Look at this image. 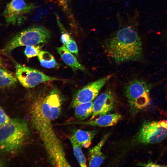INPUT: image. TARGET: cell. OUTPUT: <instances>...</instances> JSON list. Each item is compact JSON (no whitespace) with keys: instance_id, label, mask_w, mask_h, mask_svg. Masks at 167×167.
Returning a JSON list of instances; mask_svg holds the SVG:
<instances>
[{"instance_id":"cell-11","label":"cell","mask_w":167,"mask_h":167,"mask_svg":"<svg viewBox=\"0 0 167 167\" xmlns=\"http://www.w3.org/2000/svg\"><path fill=\"white\" fill-rule=\"evenodd\" d=\"M122 118V116L119 113L107 114L88 121L76 122L78 124L88 126L107 127L115 125Z\"/></svg>"},{"instance_id":"cell-25","label":"cell","mask_w":167,"mask_h":167,"mask_svg":"<svg viewBox=\"0 0 167 167\" xmlns=\"http://www.w3.org/2000/svg\"><path fill=\"white\" fill-rule=\"evenodd\" d=\"M2 164H1V163L0 162V166H2Z\"/></svg>"},{"instance_id":"cell-8","label":"cell","mask_w":167,"mask_h":167,"mask_svg":"<svg viewBox=\"0 0 167 167\" xmlns=\"http://www.w3.org/2000/svg\"><path fill=\"white\" fill-rule=\"evenodd\" d=\"M36 8L33 4L27 3L24 0H11L7 5L3 15L9 24H21L24 19L25 15Z\"/></svg>"},{"instance_id":"cell-10","label":"cell","mask_w":167,"mask_h":167,"mask_svg":"<svg viewBox=\"0 0 167 167\" xmlns=\"http://www.w3.org/2000/svg\"><path fill=\"white\" fill-rule=\"evenodd\" d=\"M115 103V97L114 93L110 90H106L93 102V112L89 120L108 114L113 109Z\"/></svg>"},{"instance_id":"cell-12","label":"cell","mask_w":167,"mask_h":167,"mask_svg":"<svg viewBox=\"0 0 167 167\" xmlns=\"http://www.w3.org/2000/svg\"><path fill=\"white\" fill-rule=\"evenodd\" d=\"M109 136L105 135L96 145L90 148L88 152L89 165L90 167H99L104 160L101 149Z\"/></svg>"},{"instance_id":"cell-19","label":"cell","mask_w":167,"mask_h":167,"mask_svg":"<svg viewBox=\"0 0 167 167\" xmlns=\"http://www.w3.org/2000/svg\"><path fill=\"white\" fill-rule=\"evenodd\" d=\"M43 45H38L26 46L24 50V54L28 58L37 56Z\"/></svg>"},{"instance_id":"cell-4","label":"cell","mask_w":167,"mask_h":167,"mask_svg":"<svg viewBox=\"0 0 167 167\" xmlns=\"http://www.w3.org/2000/svg\"><path fill=\"white\" fill-rule=\"evenodd\" d=\"M51 37L50 32L45 27L42 26H32L17 34L7 43L3 50L9 53L20 46L46 43Z\"/></svg>"},{"instance_id":"cell-20","label":"cell","mask_w":167,"mask_h":167,"mask_svg":"<svg viewBox=\"0 0 167 167\" xmlns=\"http://www.w3.org/2000/svg\"><path fill=\"white\" fill-rule=\"evenodd\" d=\"M63 45L70 52L78 56V50L77 45L75 42L71 37Z\"/></svg>"},{"instance_id":"cell-2","label":"cell","mask_w":167,"mask_h":167,"mask_svg":"<svg viewBox=\"0 0 167 167\" xmlns=\"http://www.w3.org/2000/svg\"><path fill=\"white\" fill-rule=\"evenodd\" d=\"M105 48L107 55L118 63L138 60L142 54L141 39L130 26L123 27L114 33L106 41Z\"/></svg>"},{"instance_id":"cell-7","label":"cell","mask_w":167,"mask_h":167,"mask_svg":"<svg viewBox=\"0 0 167 167\" xmlns=\"http://www.w3.org/2000/svg\"><path fill=\"white\" fill-rule=\"evenodd\" d=\"M15 69L17 80L26 88L34 87L44 82L62 80L48 76L38 70L18 63H16Z\"/></svg>"},{"instance_id":"cell-9","label":"cell","mask_w":167,"mask_h":167,"mask_svg":"<svg viewBox=\"0 0 167 167\" xmlns=\"http://www.w3.org/2000/svg\"><path fill=\"white\" fill-rule=\"evenodd\" d=\"M111 76L109 75L91 82L78 91L73 96L71 107L74 108L80 104L92 101Z\"/></svg>"},{"instance_id":"cell-18","label":"cell","mask_w":167,"mask_h":167,"mask_svg":"<svg viewBox=\"0 0 167 167\" xmlns=\"http://www.w3.org/2000/svg\"><path fill=\"white\" fill-rule=\"evenodd\" d=\"M69 139L71 142L74 155L80 166H87L86 159L80 146L71 136Z\"/></svg>"},{"instance_id":"cell-17","label":"cell","mask_w":167,"mask_h":167,"mask_svg":"<svg viewBox=\"0 0 167 167\" xmlns=\"http://www.w3.org/2000/svg\"><path fill=\"white\" fill-rule=\"evenodd\" d=\"M37 57L40 64L44 67L53 68H56L58 66L54 57L47 51H40Z\"/></svg>"},{"instance_id":"cell-14","label":"cell","mask_w":167,"mask_h":167,"mask_svg":"<svg viewBox=\"0 0 167 167\" xmlns=\"http://www.w3.org/2000/svg\"><path fill=\"white\" fill-rule=\"evenodd\" d=\"M95 133V131H87L77 129L75 130L71 136L82 147L87 148L91 145Z\"/></svg>"},{"instance_id":"cell-6","label":"cell","mask_w":167,"mask_h":167,"mask_svg":"<svg viewBox=\"0 0 167 167\" xmlns=\"http://www.w3.org/2000/svg\"><path fill=\"white\" fill-rule=\"evenodd\" d=\"M167 136V120L144 122L138 134L137 140L144 144L157 143Z\"/></svg>"},{"instance_id":"cell-22","label":"cell","mask_w":167,"mask_h":167,"mask_svg":"<svg viewBox=\"0 0 167 167\" xmlns=\"http://www.w3.org/2000/svg\"><path fill=\"white\" fill-rule=\"evenodd\" d=\"M11 120L0 105V126L7 123Z\"/></svg>"},{"instance_id":"cell-13","label":"cell","mask_w":167,"mask_h":167,"mask_svg":"<svg viewBox=\"0 0 167 167\" xmlns=\"http://www.w3.org/2000/svg\"><path fill=\"white\" fill-rule=\"evenodd\" d=\"M56 49L64 62L72 70H80L83 71H86L85 67L80 63L75 57L67 50L64 45L58 47Z\"/></svg>"},{"instance_id":"cell-15","label":"cell","mask_w":167,"mask_h":167,"mask_svg":"<svg viewBox=\"0 0 167 167\" xmlns=\"http://www.w3.org/2000/svg\"><path fill=\"white\" fill-rule=\"evenodd\" d=\"M17 83V78L13 73L3 67L0 68V87H11Z\"/></svg>"},{"instance_id":"cell-23","label":"cell","mask_w":167,"mask_h":167,"mask_svg":"<svg viewBox=\"0 0 167 167\" xmlns=\"http://www.w3.org/2000/svg\"><path fill=\"white\" fill-rule=\"evenodd\" d=\"M143 166L145 167H161L162 165H160L157 164L152 163H149L146 164H145Z\"/></svg>"},{"instance_id":"cell-5","label":"cell","mask_w":167,"mask_h":167,"mask_svg":"<svg viewBox=\"0 0 167 167\" xmlns=\"http://www.w3.org/2000/svg\"><path fill=\"white\" fill-rule=\"evenodd\" d=\"M124 90L127 101L133 109L141 110L149 104V89L144 81L139 79L133 80L126 85Z\"/></svg>"},{"instance_id":"cell-3","label":"cell","mask_w":167,"mask_h":167,"mask_svg":"<svg viewBox=\"0 0 167 167\" xmlns=\"http://www.w3.org/2000/svg\"><path fill=\"white\" fill-rule=\"evenodd\" d=\"M27 122L18 118L11 119L7 123L0 126V150L12 153L19 149L28 135Z\"/></svg>"},{"instance_id":"cell-16","label":"cell","mask_w":167,"mask_h":167,"mask_svg":"<svg viewBox=\"0 0 167 167\" xmlns=\"http://www.w3.org/2000/svg\"><path fill=\"white\" fill-rule=\"evenodd\" d=\"M93 101L79 105L74 108L75 115L79 120H84L91 116L93 112Z\"/></svg>"},{"instance_id":"cell-1","label":"cell","mask_w":167,"mask_h":167,"mask_svg":"<svg viewBox=\"0 0 167 167\" xmlns=\"http://www.w3.org/2000/svg\"><path fill=\"white\" fill-rule=\"evenodd\" d=\"M62 104L57 97L47 95L38 100L33 105L31 120L43 143L51 164L56 167H70L52 123L59 116Z\"/></svg>"},{"instance_id":"cell-24","label":"cell","mask_w":167,"mask_h":167,"mask_svg":"<svg viewBox=\"0 0 167 167\" xmlns=\"http://www.w3.org/2000/svg\"><path fill=\"white\" fill-rule=\"evenodd\" d=\"M3 62L2 59L0 58V68L3 67Z\"/></svg>"},{"instance_id":"cell-21","label":"cell","mask_w":167,"mask_h":167,"mask_svg":"<svg viewBox=\"0 0 167 167\" xmlns=\"http://www.w3.org/2000/svg\"><path fill=\"white\" fill-rule=\"evenodd\" d=\"M59 6L68 16L71 15L69 8V0H56Z\"/></svg>"}]
</instances>
